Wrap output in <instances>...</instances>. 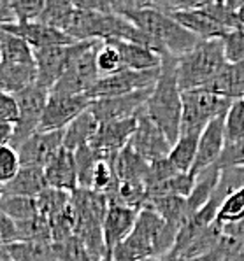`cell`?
Returning a JSON list of instances; mask_svg holds the SVG:
<instances>
[{"label":"cell","instance_id":"45","mask_svg":"<svg viewBox=\"0 0 244 261\" xmlns=\"http://www.w3.org/2000/svg\"><path fill=\"white\" fill-rule=\"evenodd\" d=\"M11 9L16 18V23H30L37 21L41 16L46 0H9Z\"/></svg>","mask_w":244,"mask_h":261},{"label":"cell","instance_id":"19","mask_svg":"<svg viewBox=\"0 0 244 261\" xmlns=\"http://www.w3.org/2000/svg\"><path fill=\"white\" fill-rule=\"evenodd\" d=\"M46 182L53 190L72 193L78 190V172H76L74 152L62 147L58 154L44 168Z\"/></svg>","mask_w":244,"mask_h":261},{"label":"cell","instance_id":"41","mask_svg":"<svg viewBox=\"0 0 244 261\" xmlns=\"http://www.w3.org/2000/svg\"><path fill=\"white\" fill-rule=\"evenodd\" d=\"M244 190V167H229L219 168L218 186L213 195L218 196L219 200H225L230 193Z\"/></svg>","mask_w":244,"mask_h":261},{"label":"cell","instance_id":"33","mask_svg":"<svg viewBox=\"0 0 244 261\" xmlns=\"http://www.w3.org/2000/svg\"><path fill=\"white\" fill-rule=\"evenodd\" d=\"M0 212L9 216L14 223H25L34 219L37 214V203L35 198H23V196L4 195L0 200Z\"/></svg>","mask_w":244,"mask_h":261},{"label":"cell","instance_id":"16","mask_svg":"<svg viewBox=\"0 0 244 261\" xmlns=\"http://www.w3.org/2000/svg\"><path fill=\"white\" fill-rule=\"evenodd\" d=\"M225 144V116H219L202 130L201 137H199L197 154H195V162L190 174L197 175L206 168L213 167L222 156Z\"/></svg>","mask_w":244,"mask_h":261},{"label":"cell","instance_id":"35","mask_svg":"<svg viewBox=\"0 0 244 261\" xmlns=\"http://www.w3.org/2000/svg\"><path fill=\"white\" fill-rule=\"evenodd\" d=\"M244 219V190L234 191L222 202L218 212H216L214 223L219 228L232 226Z\"/></svg>","mask_w":244,"mask_h":261},{"label":"cell","instance_id":"13","mask_svg":"<svg viewBox=\"0 0 244 261\" xmlns=\"http://www.w3.org/2000/svg\"><path fill=\"white\" fill-rule=\"evenodd\" d=\"M135 126H137L135 116L134 118L101 124L95 137L91 139V142L88 146L101 162H113L116 154L129 146L132 135L135 132Z\"/></svg>","mask_w":244,"mask_h":261},{"label":"cell","instance_id":"40","mask_svg":"<svg viewBox=\"0 0 244 261\" xmlns=\"http://www.w3.org/2000/svg\"><path fill=\"white\" fill-rule=\"evenodd\" d=\"M244 139V98L234 100L225 114V142Z\"/></svg>","mask_w":244,"mask_h":261},{"label":"cell","instance_id":"28","mask_svg":"<svg viewBox=\"0 0 244 261\" xmlns=\"http://www.w3.org/2000/svg\"><path fill=\"white\" fill-rule=\"evenodd\" d=\"M199 137H201V134L179 135V139L173 144L167 160L176 168V172H179V174H190L191 172L195 154H197Z\"/></svg>","mask_w":244,"mask_h":261},{"label":"cell","instance_id":"22","mask_svg":"<svg viewBox=\"0 0 244 261\" xmlns=\"http://www.w3.org/2000/svg\"><path fill=\"white\" fill-rule=\"evenodd\" d=\"M204 88L230 102L244 98V63H227L213 81Z\"/></svg>","mask_w":244,"mask_h":261},{"label":"cell","instance_id":"47","mask_svg":"<svg viewBox=\"0 0 244 261\" xmlns=\"http://www.w3.org/2000/svg\"><path fill=\"white\" fill-rule=\"evenodd\" d=\"M218 168H229V167H244V139L237 142L225 144L222 151V156L214 163Z\"/></svg>","mask_w":244,"mask_h":261},{"label":"cell","instance_id":"56","mask_svg":"<svg viewBox=\"0 0 244 261\" xmlns=\"http://www.w3.org/2000/svg\"><path fill=\"white\" fill-rule=\"evenodd\" d=\"M0 62H2V58H0Z\"/></svg>","mask_w":244,"mask_h":261},{"label":"cell","instance_id":"1","mask_svg":"<svg viewBox=\"0 0 244 261\" xmlns=\"http://www.w3.org/2000/svg\"><path fill=\"white\" fill-rule=\"evenodd\" d=\"M111 13L123 16L125 19L142 32L153 44V47L162 53L181 56L193 49L199 39L193 34L174 21L167 13L153 7V2H137V0H116L109 2Z\"/></svg>","mask_w":244,"mask_h":261},{"label":"cell","instance_id":"48","mask_svg":"<svg viewBox=\"0 0 244 261\" xmlns=\"http://www.w3.org/2000/svg\"><path fill=\"white\" fill-rule=\"evenodd\" d=\"M19 119V109L14 95L0 93V121L16 124Z\"/></svg>","mask_w":244,"mask_h":261},{"label":"cell","instance_id":"54","mask_svg":"<svg viewBox=\"0 0 244 261\" xmlns=\"http://www.w3.org/2000/svg\"><path fill=\"white\" fill-rule=\"evenodd\" d=\"M4 196V184H0V200H2Z\"/></svg>","mask_w":244,"mask_h":261},{"label":"cell","instance_id":"42","mask_svg":"<svg viewBox=\"0 0 244 261\" xmlns=\"http://www.w3.org/2000/svg\"><path fill=\"white\" fill-rule=\"evenodd\" d=\"M50 230H51V242H62V240L69 239V237L76 233V212L70 202L57 218L51 219Z\"/></svg>","mask_w":244,"mask_h":261},{"label":"cell","instance_id":"12","mask_svg":"<svg viewBox=\"0 0 244 261\" xmlns=\"http://www.w3.org/2000/svg\"><path fill=\"white\" fill-rule=\"evenodd\" d=\"M91 100L86 95H58L50 93L44 107L39 132L65 130L81 112L90 107Z\"/></svg>","mask_w":244,"mask_h":261},{"label":"cell","instance_id":"44","mask_svg":"<svg viewBox=\"0 0 244 261\" xmlns=\"http://www.w3.org/2000/svg\"><path fill=\"white\" fill-rule=\"evenodd\" d=\"M222 44L227 63H244V27L227 32Z\"/></svg>","mask_w":244,"mask_h":261},{"label":"cell","instance_id":"11","mask_svg":"<svg viewBox=\"0 0 244 261\" xmlns=\"http://www.w3.org/2000/svg\"><path fill=\"white\" fill-rule=\"evenodd\" d=\"M135 119H137V126H135V132L129 142L130 149L137 152L148 163L167 158L173 144L169 142L165 134L148 118L144 109H141L135 114Z\"/></svg>","mask_w":244,"mask_h":261},{"label":"cell","instance_id":"5","mask_svg":"<svg viewBox=\"0 0 244 261\" xmlns=\"http://www.w3.org/2000/svg\"><path fill=\"white\" fill-rule=\"evenodd\" d=\"M227 65L222 39L199 41L193 49L178 56L176 77L181 91L207 86Z\"/></svg>","mask_w":244,"mask_h":261},{"label":"cell","instance_id":"43","mask_svg":"<svg viewBox=\"0 0 244 261\" xmlns=\"http://www.w3.org/2000/svg\"><path fill=\"white\" fill-rule=\"evenodd\" d=\"M53 251L58 261H91L86 247L76 235L62 242H53Z\"/></svg>","mask_w":244,"mask_h":261},{"label":"cell","instance_id":"9","mask_svg":"<svg viewBox=\"0 0 244 261\" xmlns=\"http://www.w3.org/2000/svg\"><path fill=\"white\" fill-rule=\"evenodd\" d=\"M158 70H146V72H137V70H119L113 75L107 77H101L97 83L93 84L86 96L90 100H99V98H109V96H121L135 93V91L148 90L153 88L155 83L158 79Z\"/></svg>","mask_w":244,"mask_h":261},{"label":"cell","instance_id":"50","mask_svg":"<svg viewBox=\"0 0 244 261\" xmlns=\"http://www.w3.org/2000/svg\"><path fill=\"white\" fill-rule=\"evenodd\" d=\"M13 135H14V124L0 121V147H2V146H11Z\"/></svg>","mask_w":244,"mask_h":261},{"label":"cell","instance_id":"18","mask_svg":"<svg viewBox=\"0 0 244 261\" xmlns=\"http://www.w3.org/2000/svg\"><path fill=\"white\" fill-rule=\"evenodd\" d=\"M137 214L139 211H135V208L125 205H109L102 224L104 244H106L107 254H111L113 249L130 235L135 219H137Z\"/></svg>","mask_w":244,"mask_h":261},{"label":"cell","instance_id":"36","mask_svg":"<svg viewBox=\"0 0 244 261\" xmlns=\"http://www.w3.org/2000/svg\"><path fill=\"white\" fill-rule=\"evenodd\" d=\"M69 202H70V193L47 188L46 191H42L41 195L35 198V203H37V214L42 216L47 223H51V219L57 218L60 212L69 205Z\"/></svg>","mask_w":244,"mask_h":261},{"label":"cell","instance_id":"46","mask_svg":"<svg viewBox=\"0 0 244 261\" xmlns=\"http://www.w3.org/2000/svg\"><path fill=\"white\" fill-rule=\"evenodd\" d=\"M19 168H21V163H19L18 151L13 146L0 147V184L6 186L7 182H11L19 172Z\"/></svg>","mask_w":244,"mask_h":261},{"label":"cell","instance_id":"34","mask_svg":"<svg viewBox=\"0 0 244 261\" xmlns=\"http://www.w3.org/2000/svg\"><path fill=\"white\" fill-rule=\"evenodd\" d=\"M148 202V191L146 184L142 180H125V182H119L118 191L111 205H125L135 211H141L144 208Z\"/></svg>","mask_w":244,"mask_h":261},{"label":"cell","instance_id":"8","mask_svg":"<svg viewBox=\"0 0 244 261\" xmlns=\"http://www.w3.org/2000/svg\"><path fill=\"white\" fill-rule=\"evenodd\" d=\"M47 96H50V90L39 86L37 83L30 84L29 88L14 95L19 109V119L14 124V135L13 140H11V146L14 149H18L35 132H39V124H41Z\"/></svg>","mask_w":244,"mask_h":261},{"label":"cell","instance_id":"31","mask_svg":"<svg viewBox=\"0 0 244 261\" xmlns=\"http://www.w3.org/2000/svg\"><path fill=\"white\" fill-rule=\"evenodd\" d=\"M195 186V175L191 174H176L173 177L155 186L146 188L148 200L158 198V196H179V198H188L191 190Z\"/></svg>","mask_w":244,"mask_h":261},{"label":"cell","instance_id":"55","mask_svg":"<svg viewBox=\"0 0 244 261\" xmlns=\"http://www.w3.org/2000/svg\"><path fill=\"white\" fill-rule=\"evenodd\" d=\"M102 261H114L113 258H111V256H106V258H104Z\"/></svg>","mask_w":244,"mask_h":261},{"label":"cell","instance_id":"30","mask_svg":"<svg viewBox=\"0 0 244 261\" xmlns=\"http://www.w3.org/2000/svg\"><path fill=\"white\" fill-rule=\"evenodd\" d=\"M74 11H76L74 2H67V0H46L44 9L41 16L37 18V21L65 34L67 28L70 25L72 16H74Z\"/></svg>","mask_w":244,"mask_h":261},{"label":"cell","instance_id":"32","mask_svg":"<svg viewBox=\"0 0 244 261\" xmlns=\"http://www.w3.org/2000/svg\"><path fill=\"white\" fill-rule=\"evenodd\" d=\"M11 261H58L51 244L14 242L9 244Z\"/></svg>","mask_w":244,"mask_h":261},{"label":"cell","instance_id":"51","mask_svg":"<svg viewBox=\"0 0 244 261\" xmlns=\"http://www.w3.org/2000/svg\"><path fill=\"white\" fill-rule=\"evenodd\" d=\"M0 261H11L9 246L7 244H0Z\"/></svg>","mask_w":244,"mask_h":261},{"label":"cell","instance_id":"23","mask_svg":"<svg viewBox=\"0 0 244 261\" xmlns=\"http://www.w3.org/2000/svg\"><path fill=\"white\" fill-rule=\"evenodd\" d=\"M35 79H37L35 63L23 65V63L0 62V93L16 95L34 84Z\"/></svg>","mask_w":244,"mask_h":261},{"label":"cell","instance_id":"4","mask_svg":"<svg viewBox=\"0 0 244 261\" xmlns=\"http://www.w3.org/2000/svg\"><path fill=\"white\" fill-rule=\"evenodd\" d=\"M70 203L76 212V237L86 247L91 261H102L107 254L104 244L102 224L109 208L106 196L91 190L78 188L70 193Z\"/></svg>","mask_w":244,"mask_h":261},{"label":"cell","instance_id":"3","mask_svg":"<svg viewBox=\"0 0 244 261\" xmlns=\"http://www.w3.org/2000/svg\"><path fill=\"white\" fill-rule=\"evenodd\" d=\"M176 63L178 56L162 53L158 79L142 107L148 118L165 134L170 144L179 139L181 124V90L176 77Z\"/></svg>","mask_w":244,"mask_h":261},{"label":"cell","instance_id":"27","mask_svg":"<svg viewBox=\"0 0 244 261\" xmlns=\"http://www.w3.org/2000/svg\"><path fill=\"white\" fill-rule=\"evenodd\" d=\"M218 177H219V168L216 165L206 168L201 174L195 175V186H193V190H191L190 196L186 198L190 216L193 214V212L201 211V208L209 202L216 186H218Z\"/></svg>","mask_w":244,"mask_h":261},{"label":"cell","instance_id":"38","mask_svg":"<svg viewBox=\"0 0 244 261\" xmlns=\"http://www.w3.org/2000/svg\"><path fill=\"white\" fill-rule=\"evenodd\" d=\"M76 172H78V188L81 190H91V179L93 170L101 160L95 156V152L90 149V146H83L74 151Z\"/></svg>","mask_w":244,"mask_h":261},{"label":"cell","instance_id":"49","mask_svg":"<svg viewBox=\"0 0 244 261\" xmlns=\"http://www.w3.org/2000/svg\"><path fill=\"white\" fill-rule=\"evenodd\" d=\"M18 242V228L9 216L0 212V244H14Z\"/></svg>","mask_w":244,"mask_h":261},{"label":"cell","instance_id":"20","mask_svg":"<svg viewBox=\"0 0 244 261\" xmlns=\"http://www.w3.org/2000/svg\"><path fill=\"white\" fill-rule=\"evenodd\" d=\"M111 42H114V46L118 47L119 55H121L123 69L137 70V72L160 69L162 55L158 51L134 42H121V41H111Z\"/></svg>","mask_w":244,"mask_h":261},{"label":"cell","instance_id":"29","mask_svg":"<svg viewBox=\"0 0 244 261\" xmlns=\"http://www.w3.org/2000/svg\"><path fill=\"white\" fill-rule=\"evenodd\" d=\"M0 58L6 63H34V49L21 37L0 28Z\"/></svg>","mask_w":244,"mask_h":261},{"label":"cell","instance_id":"26","mask_svg":"<svg viewBox=\"0 0 244 261\" xmlns=\"http://www.w3.org/2000/svg\"><path fill=\"white\" fill-rule=\"evenodd\" d=\"M111 165L119 182H125V180H142L144 182L148 168H150V163L142 160L137 152L132 151L129 146L116 154Z\"/></svg>","mask_w":244,"mask_h":261},{"label":"cell","instance_id":"14","mask_svg":"<svg viewBox=\"0 0 244 261\" xmlns=\"http://www.w3.org/2000/svg\"><path fill=\"white\" fill-rule=\"evenodd\" d=\"M151 90H153V88H148V90H141V91H135V93L121 95V96H109V98L91 100L88 109L91 111V114L95 116L99 124L134 118V116L144 107L146 100L150 98Z\"/></svg>","mask_w":244,"mask_h":261},{"label":"cell","instance_id":"52","mask_svg":"<svg viewBox=\"0 0 244 261\" xmlns=\"http://www.w3.org/2000/svg\"><path fill=\"white\" fill-rule=\"evenodd\" d=\"M148 261H202V259H186V258H178V256H163V258L148 259Z\"/></svg>","mask_w":244,"mask_h":261},{"label":"cell","instance_id":"15","mask_svg":"<svg viewBox=\"0 0 244 261\" xmlns=\"http://www.w3.org/2000/svg\"><path fill=\"white\" fill-rule=\"evenodd\" d=\"M63 147V130L57 132H35L18 147L21 167L46 168L47 163Z\"/></svg>","mask_w":244,"mask_h":261},{"label":"cell","instance_id":"39","mask_svg":"<svg viewBox=\"0 0 244 261\" xmlns=\"http://www.w3.org/2000/svg\"><path fill=\"white\" fill-rule=\"evenodd\" d=\"M16 228H18V242L51 244L50 223L42 216H35L34 219L25 223H16Z\"/></svg>","mask_w":244,"mask_h":261},{"label":"cell","instance_id":"53","mask_svg":"<svg viewBox=\"0 0 244 261\" xmlns=\"http://www.w3.org/2000/svg\"><path fill=\"white\" fill-rule=\"evenodd\" d=\"M227 261H244V244L237 249V252H235V254Z\"/></svg>","mask_w":244,"mask_h":261},{"label":"cell","instance_id":"37","mask_svg":"<svg viewBox=\"0 0 244 261\" xmlns=\"http://www.w3.org/2000/svg\"><path fill=\"white\" fill-rule=\"evenodd\" d=\"M95 62H97V70L101 77H107V75H113L116 72L123 70L121 55H119L118 47L114 46V42L111 41H101L97 47V55H95Z\"/></svg>","mask_w":244,"mask_h":261},{"label":"cell","instance_id":"21","mask_svg":"<svg viewBox=\"0 0 244 261\" xmlns=\"http://www.w3.org/2000/svg\"><path fill=\"white\" fill-rule=\"evenodd\" d=\"M44 168L21 167L16 177L4 186V195L23 196V198H37L42 191L47 190Z\"/></svg>","mask_w":244,"mask_h":261},{"label":"cell","instance_id":"2","mask_svg":"<svg viewBox=\"0 0 244 261\" xmlns=\"http://www.w3.org/2000/svg\"><path fill=\"white\" fill-rule=\"evenodd\" d=\"M178 230L165 223L157 212L144 207L139 211L130 235L118 244L111 258L114 261H148L167 256L174 247Z\"/></svg>","mask_w":244,"mask_h":261},{"label":"cell","instance_id":"25","mask_svg":"<svg viewBox=\"0 0 244 261\" xmlns=\"http://www.w3.org/2000/svg\"><path fill=\"white\" fill-rule=\"evenodd\" d=\"M144 207L157 212L169 226L176 228L178 231H179V228L185 224L188 216H190L186 198H179V196H158V198H150Z\"/></svg>","mask_w":244,"mask_h":261},{"label":"cell","instance_id":"7","mask_svg":"<svg viewBox=\"0 0 244 261\" xmlns=\"http://www.w3.org/2000/svg\"><path fill=\"white\" fill-rule=\"evenodd\" d=\"M99 41H79L67 46H51L42 49H34V63L37 70L35 83L39 86L51 91V88L58 83V79L65 74L76 58H79L85 51L93 47Z\"/></svg>","mask_w":244,"mask_h":261},{"label":"cell","instance_id":"24","mask_svg":"<svg viewBox=\"0 0 244 261\" xmlns=\"http://www.w3.org/2000/svg\"><path fill=\"white\" fill-rule=\"evenodd\" d=\"M99 126L101 124L95 119V116L91 114V111L86 109L63 130V147L74 152L79 147L88 146L91 142V139L95 137V134H97Z\"/></svg>","mask_w":244,"mask_h":261},{"label":"cell","instance_id":"10","mask_svg":"<svg viewBox=\"0 0 244 261\" xmlns=\"http://www.w3.org/2000/svg\"><path fill=\"white\" fill-rule=\"evenodd\" d=\"M99 44H101V41L72 62V65L65 70V74L58 79V83L51 88L50 93L72 95V96L86 95L88 91L93 88V84L101 79L99 70H97V62H95Z\"/></svg>","mask_w":244,"mask_h":261},{"label":"cell","instance_id":"17","mask_svg":"<svg viewBox=\"0 0 244 261\" xmlns=\"http://www.w3.org/2000/svg\"><path fill=\"white\" fill-rule=\"evenodd\" d=\"M0 28L21 37L32 49H42V47H51V46H67V44L76 42L72 41L69 35L63 34V32L46 27L39 21L13 23V25H2Z\"/></svg>","mask_w":244,"mask_h":261},{"label":"cell","instance_id":"6","mask_svg":"<svg viewBox=\"0 0 244 261\" xmlns=\"http://www.w3.org/2000/svg\"><path fill=\"white\" fill-rule=\"evenodd\" d=\"M230 100L213 93L207 88L181 91V124L179 135L202 134V130L213 119L225 116Z\"/></svg>","mask_w":244,"mask_h":261}]
</instances>
